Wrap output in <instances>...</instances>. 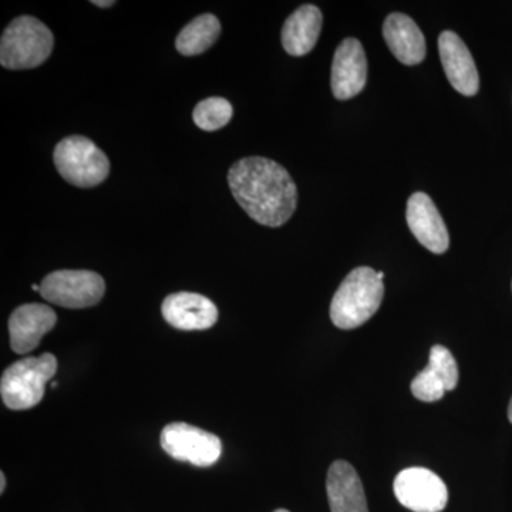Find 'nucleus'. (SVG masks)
<instances>
[{"label":"nucleus","instance_id":"obj_1","mask_svg":"<svg viewBox=\"0 0 512 512\" xmlns=\"http://www.w3.org/2000/svg\"><path fill=\"white\" fill-rule=\"evenodd\" d=\"M228 184L242 210L265 227H282L298 205L291 174L269 158H242L229 168Z\"/></svg>","mask_w":512,"mask_h":512},{"label":"nucleus","instance_id":"obj_2","mask_svg":"<svg viewBox=\"0 0 512 512\" xmlns=\"http://www.w3.org/2000/svg\"><path fill=\"white\" fill-rule=\"evenodd\" d=\"M384 296V285L375 269L359 266L340 284L330 305V319L339 329H356L372 318Z\"/></svg>","mask_w":512,"mask_h":512},{"label":"nucleus","instance_id":"obj_3","mask_svg":"<svg viewBox=\"0 0 512 512\" xmlns=\"http://www.w3.org/2000/svg\"><path fill=\"white\" fill-rule=\"evenodd\" d=\"M52 30L33 16L10 22L0 40V64L9 70L35 69L52 55Z\"/></svg>","mask_w":512,"mask_h":512},{"label":"nucleus","instance_id":"obj_4","mask_svg":"<svg viewBox=\"0 0 512 512\" xmlns=\"http://www.w3.org/2000/svg\"><path fill=\"white\" fill-rule=\"evenodd\" d=\"M57 360L52 353L18 360L3 372L0 396L10 410H28L42 402L46 383L56 375Z\"/></svg>","mask_w":512,"mask_h":512},{"label":"nucleus","instance_id":"obj_5","mask_svg":"<svg viewBox=\"0 0 512 512\" xmlns=\"http://www.w3.org/2000/svg\"><path fill=\"white\" fill-rule=\"evenodd\" d=\"M53 160L67 183L79 188H92L103 183L110 174V161L89 138H63L55 148Z\"/></svg>","mask_w":512,"mask_h":512},{"label":"nucleus","instance_id":"obj_6","mask_svg":"<svg viewBox=\"0 0 512 512\" xmlns=\"http://www.w3.org/2000/svg\"><path fill=\"white\" fill-rule=\"evenodd\" d=\"M106 284L92 271L52 272L40 284V295L47 302L67 309L92 308L103 299Z\"/></svg>","mask_w":512,"mask_h":512},{"label":"nucleus","instance_id":"obj_7","mask_svg":"<svg viewBox=\"0 0 512 512\" xmlns=\"http://www.w3.org/2000/svg\"><path fill=\"white\" fill-rule=\"evenodd\" d=\"M160 441L168 456L192 466H214L222 454L220 437L187 423L168 424Z\"/></svg>","mask_w":512,"mask_h":512},{"label":"nucleus","instance_id":"obj_8","mask_svg":"<svg viewBox=\"0 0 512 512\" xmlns=\"http://www.w3.org/2000/svg\"><path fill=\"white\" fill-rule=\"evenodd\" d=\"M393 490L399 503L413 512H441L448 501L444 481L423 467L400 471L394 480Z\"/></svg>","mask_w":512,"mask_h":512},{"label":"nucleus","instance_id":"obj_9","mask_svg":"<svg viewBox=\"0 0 512 512\" xmlns=\"http://www.w3.org/2000/svg\"><path fill=\"white\" fill-rule=\"evenodd\" d=\"M367 82V59L362 43L353 37L336 49L332 64V92L338 100H349L363 92Z\"/></svg>","mask_w":512,"mask_h":512},{"label":"nucleus","instance_id":"obj_10","mask_svg":"<svg viewBox=\"0 0 512 512\" xmlns=\"http://www.w3.org/2000/svg\"><path fill=\"white\" fill-rule=\"evenodd\" d=\"M57 316L50 306L26 303L13 311L9 318L10 348L18 355L32 352L43 336L55 328Z\"/></svg>","mask_w":512,"mask_h":512},{"label":"nucleus","instance_id":"obj_11","mask_svg":"<svg viewBox=\"0 0 512 512\" xmlns=\"http://www.w3.org/2000/svg\"><path fill=\"white\" fill-rule=\"evenodd\" d=\"M406 218L414 238L433 254H444L450 247L446 224L429 195L413 194L407 201Z\"/></svg>","mask_w":512,"mask_h":512},{"label":"nucleus","instance_id":"obj_12","mask_svg":"<svg viewBox=\"0 0 512 512\" xmlns=\"http://www.w3.org/2000/svg\"><path fill=\"white\" fill-rule=\"evenodd\" d=\"M441 63L448 82L463 96H476L480 89L476 63L457 33L446 30L439 37Z\"/></svg>","mask_w":512,"mask_h":512},{"label":"nucleus","instance_id":"obj_13","mask_svg":"<svg viewBox=\"0 0 512 512\" xmlns=\"http://www.w3.org/2000/svg\"><path fill=\"white\" fill-rule=\"evenodd\" d=\"M161 311L165 322L180 330L210 329L218 320L217 306L200 293H173L164 299Z\"/></svg>","mask_w":512,"mask_h":512},{"label":"nucleus","instance_id":"obj_14","mask_svg":"<svg viewBox=\"0 0 512 512\" xmlns=\"http://www.w3.org/2000/svg\"><path fill=\"white\" fill-rule=\"evenodd\" d=\"M383 37L390 52L406 66L423 62L426 57V39L414 23L403 13H392L384 20Z\"/></svg>","mask_w":512,"mask_h":512},{"label":"nucleus","instance_id":"obj_15","mask_svg":"<svg viewBox=\"0 0 512 512\" xmlns=\"http://www.w3.org/2000/svg\"><path fill=\"white\" fill-rule=\"evenodd\" d=\"M326 490L330 511L369 512L362 481L348 461H335L330 466Z\"/></svg>","mask_w":512,"mask_h":512},{"label":"nucleus","instance_id":"obj_16","mask_svg":"<svg viewBox=\"0 0 512 512\" xmlns=\"http://www.w3.org/2000/svg\"><path fill=\"white\" fill-rule=\"evenodd\" d=\"M323 16L319 8L303 5L286 19L282 29V46L291 56H305L318 43Z\"/></svg>","mask_w":512,"mask_h":512},{"label":"nucleus","instance_id":"obj_17","mask_svg":"<svg viewBox=\"0 0 512 512\" xmlns=\"http://www.w3.org/2000/svg\"><path fill=\"white\" fill-rule=\"evenodd\" d=\"M221 35L217 16L205 13L188 23L175 40V47L184 56H197L207 52Z\"/></svg>","mask_w":512,"mask_h":512},{"label":"nucleus","instance_id":"obj_18","mask_svg":"<svg viewBox=\"0 0 512 512\" xmlns=\"http://www.w3.org/2000/svg\"><path fill=\"white\" fill-rule=\"evenodd\" d=\"M234 116V107L222 97H210L195 106L192 119L204 131H217L227 126Z\"/></svg>","mask_w":512,"mask_h":512},{"label":"nucleus","instance_id":"obj_19","mask_svg":"<svg viewBox=\"0 0 512 512\" xmlns=\"http://www.w3.org/2000/svg\"><path fill=\"white\" fill-rule=\"evenodd\" d=\"M447 392L443 376L429 365L413 379L412 393L420 402H437V400L443 399Z\"/></svg>","mask_w":512,"mask_h":512},{"label":"nucleus","instance_id":"obj_20","mask_svg":"<svg viewBox=\"0 0 512 512\" xmlns=\"http://www.w3.org/2000/svg\"><path fill=\"white\" fill-rule=\"evenodd\" d=\"M429 366L436 369L443 376L448 392L456 389L458 383V366L450 350L444 346L436 345L430 350Z\"/></svg>","mask_w":512,"mask_h":512},{"label":"nucleus","instance_id":"obj_21","mask_svg":"<svg viewBox=\"0 0 512 512\" xmlns=\"http://www.w3.org/2000/svg\"><path fill=\"white\" fill-rule=\"evenodd\" d=\"M92 3L93 5L99 6V8H110V6H113L116 2H107V0L101 2V0H94Z\"/></svg>","mask_w":512,"mask_h":512},{"label":"nucleus","instance_id":"obj_22","mask_svg":"<svg viewBox=\"0 0 512 512\" xmlns=\"http://www.w3.org/2000/svg\"><path fill=\"white\" fill-rule=\"evenodd\" d=\"M5 488H6V476H5V473H0V493H5Z\"/></svg>","mask_w":512,"mask_h":512},{"label":"nucleus","instance_id":"obj_23","mask_svg":"<svg viewBox=\"0 0 512 512\" xmlns=\"http://www.w3.org/2000/svg\"><path fill=\"white\" fill-rule=\"evenodd\" d=\"M508 419H510V421L512 423V399L510 402V406H508Z\"/></svg>","mask_w":512,"mask_h":512},{"label":"nucleus","instance_id":"obj_24","mask_svg":"<svg viewBox=\"0 0 512 512\" xmlns=\"http://www.w3.org/2000/svg\"><path fill=\"white\" fill-rule=\"evenodd\" d=\"M33 291L40 292V286L39 285H32Z\"/></svg>","mask_w":512,"mask_h":512},{"label":"nucleus","instance_id":"obj_25","mask_svg":"<svg viewBox=\"0 0 512 512\" xmlns=\"http://www.w3.org/2000/svg\"><path fill=\"white\" fill-rule=\"evenodd\" d=\"M377 276H379V279H384V272H377Z\"/></svg>","mask_w":512,"mask_h":512},{"label":"nucleus","instance_id":"obj_26","mask_svg":"<svg viewBox=\"0 0 512 512\" xmlns=\"http://www.w3.org/2000/svg\"><path fill=\"white\" fill-rule=\"evenodd\" d=\"M57 387V382H52V389H56Z\"/></svg>","mask_w":512,"mask_h":512},{"label":"nucleus","instance_id":"obj_27","mask_svg":"<svg viewBox=\"0 0 512 512\" xmlns=\"http://www.w3.org/2000/svg\"><path fill=\"white\" fill-rule=\"evenodd\" d=\"M275 512H289V511H286V510H276Z\"/></svg>","mask_w":512,"mask_h":512}]
</instances>
